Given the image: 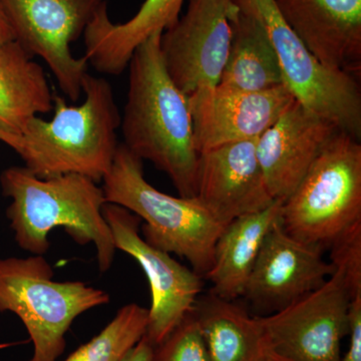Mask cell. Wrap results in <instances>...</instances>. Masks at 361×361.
<instances>
[{"label":"cell","instance_id":"6da1fadb","mask_svg":"<svg viewBox=\"0 0 361 361\" xmlns=\"http://www.w3.org/2000/svg\"><path fill=\"white\" fill-rule=\"evenodd\" d=\"M161 33L135 49L129 66L127 103L121 115L123 144L172 180L179 196L196 197L199 152L189 99L169 75Z\"/></svg>","mask_w":361,"mask_h":361},{"label":"cell","instance_id":"7a4b0ae2","mask_svg":"<svg viewBox=\"0 0 361 361\" xmlns=\"http://www.w3.org/2000/svg\"><path fill=\"white\" fill-rule=\"evenodd\" d=\"M85 99L71 106L54 94V116L32 118L20 135L9 137L25 167L39 178L78 174L99 183L110 172L118 142L121 113L111 85L87 73Z\"/></svg>","mask_w":361,"mask_h":361},{"label":"cell","instance_id":"3957f363","mask_svg":"<svg viewBox=\"0 0 361 361\" xmlns=\"http://www.w3.org/2000/svg\"><path fill=\"white\" fill-rule=\"evenodd\" d=\"M0 186L11 200L6 217L23 251L44 255L49 233L63 228L75 243L94 244L102 273L110 269L116 249L103 213V188L96 180L78 174L39 178L23 166L6 169Z\"/></svg>","mask_w":361,"mask_h":361},{"label":"cell","instance_id":"277c9868","mask_svg":"<svg viewBox=\"0 0 361 361\" xmlns=\"http://www.w3.org/2000/svg\"><path fill=\"white\" fill-rule=\"evenodd\" d=\"M142 161L118 145L110 172L103 179L106 203L116 204L145 221L142 238L152 246L186 259L205 277L213 265L216 242L226 226L197 198L174 197L146 180Z\"/></svg>","mask_w":361,"mask_h":361},{"label":"cell","instance_id":"5b68a950","mask_svg":"<svg viewBox=\"0 0 361 361\" xmlns=\"http://www.w3.org/2000/svg\"><path fill=\"white\" fill-rule=\"evenodd\" d=\"M110 302L82 281L59 282L44 255L0 259V312L20 318L33 344L32 361H56L78 316Z\"/></svg>","mask_w":361,"mask_h":361},{"label":"cell","instance_id":"8992f818","mask_svg":"<svg viewBox=\"0 0 361 361\" xmlns=\"http://www.w3.org/2000/svg\"><path fill=\"white\" fill-rule=\"evenodd\" d=\"M282 227L293 238L324 251L361 221V144L337 132L293 193L283 201Z\"/></svg>","mask_w":361,"mask_h":361},{"label":"cell","instance_id":"52a82bcc","mask_svg":"<svg viewBox=\"0 0 361 361\" xmlns=\"http://www.w3.org/2000/svg\"><path fill=\"white\" fill-rule=\"evenodd\" d=\"M242 13L255 18L276 54L283 85L295 101L361 139V89L357 77L322 65L278 11L273 0H233Z\"/></svg>","mask_w":361,"mask_h":361},{"label":"cell","instance_id":"ba28073f","mask_svg":"<svg viewBox=\"0 0 361 361\" xmlns=\"http://www.w3.org/2000/svg\"><path fill=\"white\" fill-rule=\"evenodd\" d=\"M106 4V0H2L14 39L32 56L44 59L71 102L82 94L89 63L85 56L75 58L71 44L84 35Z\"/></svg>","mask_w":361,"mask_h":361},{"label":"cell","instance_id":"9c48e42d","mask_svg":"<svg viewBox=\"0 0 361 361\" xmlns=\"http://www.w3.org/2000/svg\"><path fill=\"white\" fill-rule=\"evenodd\" d=\"M351 297L334 271L319 288L267 315H256L271 350L292 361H341Z\"/></svg>","mask_w":361,"mask_h":361},{"label":"cell","instance_id":"30bf717a","mask_svg":"<svg viewBox=\"0 0 361 361\" xmlns=\"http://www.w3.org/2000/svg\"><path fill=\"white\" fill-rule=\"evenodd\" d=\"M103 213L116 250L134 258L148 278L152 301L145 336L155 346L193 310L202 290V277L142 238L141 219L135 214L111 203H106Z\"/></svg>","mask_w":361,"mask_h":361},{"label":"cell","instance_id":"8fae6325","mask_svg":"<svg viewBox=\"0 0 361 361\" xmlns=\"http://www.w3.org/2000/svg\"><path fill=\"white\" fill-rule=\"evenodd\" d=\"M233 0H189L186 13L161 35L170 77L187 96L219 82L231 42Z\"/></svg>","mask_w":361,"mask_h":361},{"label":"cell","instance_id":"7c38bea8","mask_svg":"<svg viewBox=\"0 0 361 361\" xmlns=\"http://www.w3.org/2000/svg\"><path fill=\"white\" fill-rule=\"evenodd\" d=\"M322 253L293 238L279 218L266 235L242 297L270 313L283 310L319 288L334 273Z\"/></svg>","mask_w":361,"mask_h":361},{"label":"cell","instance_id":"4fadbf2b","mask_svg":"<svg viewBox=\"0 0 361 361\" xmlns=\"http://www.w3.org/2000/svg\"><path fill=\"white\" fill-rule=\"evenodd\" d=\"M195 144L202 152L257 140L294 101L284 85L262 92H241L216 85L188 96Z\"/></svg>","mask_w":361,"mask_h":361},{"label":"cell","instance_id":"5bb4252c","mask_svg":"<svg viewBox=\"0 0 361 361\" xmlns=\"http://www.w3.org/2000/svg\"><path fill=\"white\" fill-rule=\"evenodd\" d=\"M221 224L265 210L275 201L259 164L256 140L199 154L196 197Z\"/></svg>","mask_w":361,"mask_h":361},{"label":"cell","instance_id":"9a60e30c","mask_svg":"<svg viewBox=\"0 0 361 361\" xmlns=\"http://www.w3.org/2000/svg\"><path fill=\"white\" fill-rule=\"evenodd\" d=\"M337 132L334 123L294 101L256 140L259 164L275 200L293 193Z\"/></svg>","mask_w":361,"mask_h":361},{"label":"cell","instance_id":"2e32d148","mask_svg":"<svg viewBox=\"0 0 361 361\" xmlns=\"http://www.w3.org/2000/svg\"><path fill=\"white\" fill-rule=\"evenodd\" d=\"M278 11L322 65L360 77L361 0H273Z\"/></svg>","mask_w":361,"mask_h":361},{"label":"cell","instance_id":"e0dca14e","mask_svg":"<svg viewBox=\"0 0 361 361\" xmlns=\"http://www.w3.org/2000/svg\"><path fill=\"white\" fill-rule=\"evenodd\" d=\"M184 0H146L130 20L114 23L104 4L84 33L89 65L99 73L121 75L135 49L152 35L165 32L179 20Z\"/></svg>","mask_w":361,"mask_h":361},{"label":"cell","instance_id":"ac0fdd59","mask_svg":"<svg viewBox=\"0 0 361 361\" xmlns=\"http://www.w3.org/2000/svg\"><path fill=\"white\" fill-rule=\"evenodd\" d=\"M283 201L275 200L265 210L248 214L226 226L216 242L212 267L206 274L212 294L234 301L243 296L252 269L268 231L281 215Z\"/></svg>","mask_w":361,"mask_h":361},{"label":"cell","instance_id":"d6986e66","mask_svg":"<svg viewBox=\"0 0 361 361\" xmlns=\"http://www.w3.org/2000/svg\"><path fill=\"white\" fill-rule=\"evenodd\" d=\"M44 68L16 40L0 47V130L20 135L35 116L54 109Z\"/></svg>","mask_w":361,"mask_h":361},{"label":"cell","instance_id":"ffe728a7","mask_svg":"<svg viewBox=\"0 0 361 361\" xmlns=\"http://www.w3.org/2000/svg\"><path fill=\"white\" fill-rule=\"evenodd\" d=\"M210 361H261L268 350L256 316L211 294L194 306Z\"/></svg>","mask_w":361,"mask_h":361},{"label":"cell","instance_id":"44dd1931","mask_svg":"<svg viewBox=\"0 0 361 361\" xmlns=\"http://www.w3.org/2000/svg\"><path fill=\"white\" fill-rule=\"evenodd\" d=\"M231 28L229 52L218 85L262 92L283 85L276 54L260 23L235 6Z\"/></svg>","mask_w":361,"mask_h":361},{"label":"cell","instance_id":"7402d4cb","mask_svg":"<svg viewBox=\"0 0 361 361\" xmlns=\"http://www.w3.org/2000/svg\"><path fill=\"white\" fill-rule=\"evenodd\" d=\"M149 311L135 303L127 304L92 341L78 348L63 361H121L145 336Z\"/></svg>","mask_w":361,"mask_h":361},{"label":"cell","instance_id":"603a6c76","mask_svg":"<svg viewBox=\"0 0 361 361\" xmlns=\"http://www.w3.org/2000/svg\"><path fill=\"white\" fill-rule=\"evenodd\" d=\"M151 361H210L194 308L154 346Z\"/></svg>","mask_w":361,"mask_h":361},{"label":"cell","instance_id":"cb8c5ba5","mask_svg":"<svg viewBox=\"0 0 361 361\" xmlns=\"http://www.w3.org/2000/svg\"><path fill=\"white\" fill-rule=\"evenodd\" d=\"M329 248L330 264L353 298L361 293V221L337 237Z\"/></svg>","mask_w":361,"mask_h":361},{"label":"cell","instance_id":"d4e9b609","mask_svg":"<svg viewBox=\"0 0 361 361\" xmlns=\"http://www.w3.org/2000/svg\"><path fill=\"white\" fill-rule=\"evenodd\" d=\"M348 349L341 361H361V293L351 298L348 311Z\"/></svg>","mask_w":361,"mask_h":361},{"label":"cell","instance_id":"484cf974","mask_svg":"<svg viewBox=\"0 0 361 361\" xmlns=\"http://www.w3.org/2000/svg\"><path fill=\"white\" fill-rule=\"evenodd\" d=\"M153 348V344L144 336L121 361H151Z\"/></svg>","mask_w":361,"mask_h":361},{"label":"cell","instance_id":"4316f807","mask_svg":"<svg viewBox=\"0 0 361 361\" xmlns=\"http://www.w3.org/2000/svg\"><path fill=\"white\" fill-rule=\"evenodd\" d=\"M13 40H16L13 28L9 25L8 20H7L2 0H0V47L7 44V42H13Z\"/></svg>","mask_w":361,"mask_h":361},{"label":"cell","instance_id":"83f0119b","mask_svg":"<svg viewBox=\"0 0 361 361\" xmlns=\"http://www.w3.org/2000/svg\"><path fill=\"white\" fill-rule=\"evenodd\" d=\"M261 361H292L288 360V358L284 357V356H281L278 355V353H274V351L271 350L270 348H268V350L266 351L264 357L262 358Z\"/></svg>","mask_w":361,"mask_h":361},{"label":"cell","instance_id":"f1b7e54d","mask_svg":"<svg viewBox=\"0 0 361 361\" xmlns=\"http://www.w3.org/2000/svg\"><path fill=\"white\" fill-rule=\"evenodd\" d=\"M11 135H13L4 134V132H1V130H0V142H4V144H6V142L8 141V139L9 137H11Z\"/></svg>","mask_w":361,"mask_h":361},{"label":"cell","instance_id":"f546056e","mask_svg":"<svg viewBox=\"0 0 361 361\" xmlns=\"http://www.w3.org/2000/svg\"><path fill=\"white\" fill-rule=\"evenodd\" d=\"M30 361H32V360H30Z\"/></svg>","mask_w":361,"mask_h":361}]
</instances>
